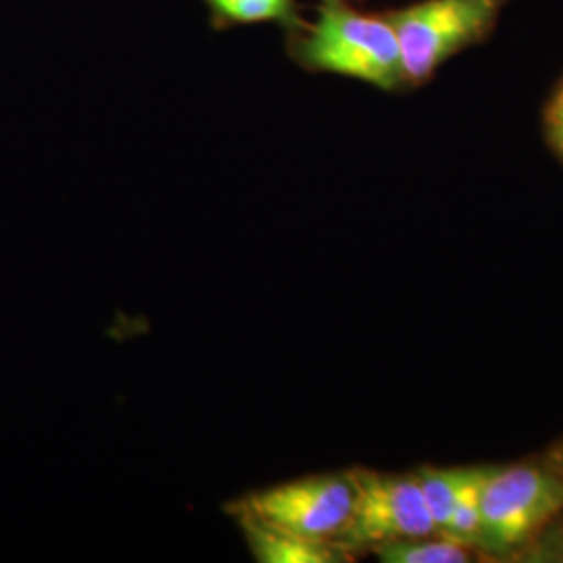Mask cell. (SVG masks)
<instances>
[{"instance_id":"obj_1","label":"cell","mask_w":563,"mask_h":563,"mask_svg":"<svg viewBox=\"0 0 563 563\" xmlns=\"http://www.w3.org/2000/svg\"><path fill=\"white\" fill-rule=\"evenodd\" d=\"M290 38V55L309 71L339 74L383 90L407 84L393 25L344 0H322L318 21Z\"/></svg>"},{"instance_id":"obj_2","label":"cell","mask_w":563,"mask_h":563,"mask_svg":"<svg viewBox=\"0 0 563 563\" xmlns=\"http://www.w3.org/2000/svg\"><path fill=\"white\" fill-rule=\"evenodd\" d=\"M478 553L505 562L563 514V481L541 460L483 467Z\"/></svg>"},{"instance_id":"obj_3","label":"cell","mask_w":563,"mask_h":563,"mask_svg":"<svg viewBox=\"0 0 563 563\" xmlns=\"http://www.w3.org/2000/svg\"><path fill=\"white\" fill-rule=\"evenodd\" d=\"M355 504L357 486L351 470H344L249 493L228 505V511L305 541L336 544L353 518Z\"/></svg>"},{"instance_id":"obj_4","label":"cell","mask_w":563,"mask_h":563,"mask_svg":"<svg viewBox=\"0 0 563 563\" xmlns=\"http://www.w3.org/2000/svg\"><path fill=\"white\" fill-rule=\"evenodd\" d=\"M505 0H423L384 13L401 48L407 84L428 80L444 60L488 36Z\"/></svg>"},{"instance_id":"obj_5","label":"cell","mask_w":563,"mask_h":563,"mask_svg":"<svg viewBox=\"0 0 563 563\" xmlns=\"http://www.w3.org/2000/svg\"><path fill=\"white\" fill-rule=\"evenodd\" d=\"M357 504L336 547L349 555L374 553L384 544L439 534L413 472L393 474L353 467Z\"/></svg>"},{"instance_id":"obj_6","label":"cell","mask_w":563,"mask_h":563,"mask_svg":"<svg viewBox=\"0 0 563 563\" xmlns=\"http://www.w3.org/2000/svg\"><path fill=\"white\" fill-rule=\"evenodd\" d=\"M255 560L262 563H339L351 562L353 555L336 544L313 543L251 518L234 516Z\"/></svg>"},{"instance_id":"obj_7","label":"cell","mask_w":563,"mask_h":563,"mask_svg":"<svg viewBox=\"0 0 563 563\" xmlns=\"http://www.w3.org/2000/svg\"><path fill=\"white\" fill-rule=\"evenodd\" d=\"M216 27L251 23H280L290 34L307 25L299 15L297 0H205Z\"/></svg>"},{"instance_id":"obj_8","label":"cell","mask_w":563,"mask_h":563,"mask_svg":"<svg viewBox=\"0 0 563 563\" xmlns=\"http://www.w3.org/2000/svg\"><path fill=\"white\" fill-rule=\"evenodd\" d=\"M372 555L386 563H467L478 555L470 544L446 534H432L413 541L384 544Z\"/></svg>"},{"instance_id":"obj_9","label":"cell","mask_w":563,"mask_h":563,"mask_svg":"<svg viewBox=\"0 0 563 563\" xmlns=\"http://www.w3.org/2000/svg\"><path fill=\"white\" fill-rule=\"evenodd\" d=\"M470 467H434L423 465L413 470V476L422 488L423 501L434 520L439 534H446L451 511L457 501Z\"/></svg>"},{"instance_id":"obj_10","label":"cell","mask_w":563,"mask_h":563,"mask_svg":"<svg viewBox=\"0 0 563 563\" xmlns=\"http://www.w3.org/2000/svg\"><path fill=\"white\" fill-rule=\"evenodd\" d=\"M481 474H483V467H470V474H467L462 490L457 495V501H455V507L451 511V520H449V526H446V537L470 544L476 551H478L481 523H483V514H481Z\"/></svg>"},{"instance_id":"obj_11","label":"cell","mask_w":563,"mask_h":563,"mask_svg":"<svg viewBox=\"0 0 563 563\" xmlns=\"http://www.w3.org/2000/svg\"><path fill=\"white\" fill-rule=\"evenodd\" d=\"M505 562L563 563V514L543 526L528 543L514 551Z\"/></svg>"},{"instance_id":"obj_12","label":"cell","mask_w":563,"mask_h":563,"mask_svg":"<svg viewBox=\"0 0 563 563\" xmlns=\"http://www.w3.org/2000/svg\"><path fill=\"white\" fill-rule=\"evenodd\" d=\"M544 125H547V141L563 159V88H560L558 97L549 104Z\"/></svg>"},{"instance_id":"obj_13","label":"cell","mask_w":563,"mask_h":563,"mask_svg":"<svg viewBox=\"0 0 563 563\" xmlns=\"http://www.w3.org/2000/svg\"><path fill=\"white\" fill-rule=\"evenodd\" d=\"M539 460L543 462L544 467H549L553 474H558L563 481V439L551 444Z\"/></svg>"},{"instance_id":"obj_14","label":"cell","mask_w":563,"mask_h":563,"mask_svg":"<svg viewBox=\"0 0 563 563\" xmlns=\"http://www.w3.org/2000/svg\"><path fill=\"white\" fill-rule=\"evenodd\" d=\"M562 88H563V84H562Z\"/></svg>"}]
</instances>
